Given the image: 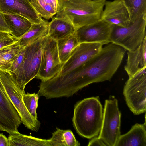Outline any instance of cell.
<instances>
[{
    "mask_svg": "<svg viewBox=\"0 0 146 146\" xmlns=\"http://www.w3.org/2000/svg\"><path fill=\"white\" fill-rule=\"evenodd\" d=\"M126 50L110 43L84 64L58 78L59 85L68 96L91 84L110 81L120 66Z\"/></svg>",
    "mask_w": 146,
    "mask_h": 146,
    "instance_id": "6da1fadb",
    "label": "cell"
},
{
    "mask_svg": "<svg viewBox=\"0 0 146 146\" xmlns=\"http://www.w3.org/2000/svg\"><path fill=\"white\" fill-rule=\"evenodd\" d=\"M103 108L98 97L85 98L74 105L72 121L80 136L87 139L97 137L102 127Z\"/></svg>",
    "mask_w": 146,
    "mask_h": 146,
    "instance_id": "7a4b0ae2",
    "label": "cell"
},
{
    "mask_svg": "<svg viewBox=\"0 0 146 146\" xmlns=\"http://www.w3.org/2000/svg\"><path fill=\"white\" fill-rule=\"evenodd\" d=\"M106 0H58L56 17L66 19L76 28L100 19Z\"/></svg>",
    "mask_w": 146,
    "mask_h": 146,
    "instance_id": "3957f363",
    "label": "cell"
},
{
    "mask_svg": "<svg viewBox=\"0 0 146 146\" xmlns=\"http://www.w3.org/2000/svg\"><path fill=\"white\" fill-rule=\"evenodd\" d=\"M46 37L24 47V54L22 63L17 69L10 75L23 94L25 93L26 85L35 78L38 72L42 48Z\"/></svg>",
    "mask_w": 146,
    "mask_h": 146,
    "instance_id": "277c9868",
    "label": "cell"
},
{
    "mask_svg": "<svg viewBox=\"0 0 146 146\" xmlns=\"http://www.w3.org/2000/svg\"><path fill=\"white\" fill-rule=\"evenodd\" d=\"M146 15L141 16L126 27L113 25L110 43L128 51L134 50L141 45L146 37Z\"/></svg>",
    "mask_w": 146,
    "mask_h": 146,
    "instance_id": "5b68a950",
    "label": "cell"
},
{
    "mask_svg": "<svg viewBox=\"0 0 146 146\" xmlns=\"http://www.w3.org/2000/svg\"><path fill=\"white\" fill-rule=\"evenodd\" d=\"M0 86L19 113L21 123L28 129L38 131L40 125V122L28 111L23 101V94L10 74L0 70Z\"/></svg>",
    "mask_w": 146,
    "mask_h": 146,
    "instance_id": "8992f818",
    "label": "cell"
},
{
    "mask_svg": "<svg viewBox=\"0 0 146 146\" xmlns=\"http://www.w3.org/2000/svg\"><path fill=\"white\" fill-rule=\"evenodd\" d=\"M123 94L126 104L134 114L146 112V68L129 77L124 86Z\"/></svg>",
    "mask_w": 146,
    "mask_h": 146,
    "instance_id": "52a82bcc",
    "label": "cell"
},
{
    "mask_svg": "<svg viewBox=\"0 0 146 146\" xmlns=\"http://www.w3.org/2000/svg\"><path fill=\"white\" fill-rule=\"evenodd\" d=\"M103 118L98 138L107 146H116L120 136L121 114L115 98L105 100Z\"/></svg>",
    "mask_w": 146,
    "mask_h": 146,
    "instance_id": "ba28073f",
    "label": "cell"
},
{
    "mask_svg": "<svg viewBox=\"0 0 146 146\" xmlns=\"http://www.w3.org/2000/svg\"><path fill=\"white\" fill-rule=\"evenodd\" d=\"M62 66L58 55L57 40L48 36L42 48L39 70L35 78L41 81L50 79L60 72Z\"/></svg>",
    "mask_w": 146,
    "mask_h": 146,
    "instance_id": "9c48e42d",
    "label": "cell"
},
{
    "mask_svg": "<svg viewBox=\"0 0 146 146\" xmlns=\"http://www.w3.org/2000/svg\"><path fill=\"white\" fill-rule=\"evenodd\" d=\"M113 25L100 19L92 23L76 29L75 34L79 43H110Z\"/></svg>",
    "mask_w": 146,
    "mask_h": 146,
    "instance_id": "30bf717a",
    "label": "cell"
},
{
    "mask_svg": "<svg viewBox=\"0 0 146 146\" xmlns=\"http://www.w3.org/2000/svg\"><path fill=\"white\" fill-rule=\"evenodd\" d=\"M104 45L100 43H80L58 74H65L84 64L99 53Z\"/></svg>",
    "mask_w": 146,
    "mask_h": 146,
    "instance_id": "8fae6325",
    "label": "cell"
},
{
    "mask_svg": "<svg viewBox=\"0 0 146 146\" xmlns=\"http://www.w3.org/2000/svg\"><path fill=\"white\" fill-rule=\"evenodd\" d=\"M21 123L19 113L0 86V131L19 133L18 128Z\"/></svg>",
    "mask_w": 146,
    "mask_h": 146,
    "instance_id": "7c38bea8",
    "label": "cell"
},
{
    "mask_svg": "<svg viewBox=\"0 0 146 146\" xmlns=\"http://www.w3.org/2000/svg\"><path fill=\"white\" fill-rule=\"evenodd\" d=\"M100 19L122 27H127L132 23L122 0L106 1Z\"/></svg>",
    "mask_w": 146,
    "mask_h": 146,
    "instance_id": "4fadbf2b",
    "label": "cell"
},
{
    "mask_svg": "<svg viewBox=\"0 0 146 146\" xmlns=\"http://www.w3.org/2000/svg\"><path fill=\"white\" fill-rule=\"evenodd\" d=\"M0 11L21 15L32 23H40L45 20L38 15L29 0H0Z\"/></svg>",
    "mask_w": 146,
    "mask_h": 146,
    "instance_id": "5bb4252c",
    "label": "cell"
},
{
    "mask_svg": "<svg viewBox=\"0 0 146 146\" xmlns=\"http://www.w3.org/2000/svg\"><path fill=\"white\" fill-rule=\"evenodd\" d=\"M126 63L124 68L131 77L146 67V37L136 49L128 51Z\"/></svg>",
    "mask_w": 146,
    "mask_h": 146,
    "instance_id": "9a60e30c",
    "label": "cell"
},
{
    "mask_svg": "<svg viewBox=\"0 0 146 146\" xmlns=\"http://www.w3.org/2000/svg\"><path fill=\"white\" fill-rule=\"evenodd\" d=\"M146 146V124L136 123L126 133L121 135L116 146Z\"/></svg>",
    "mask_w": 146,
    "mask_h": 146,
    "instance_id": "2e32d148",
    "label": "cell"
},
{
    "mask_svg": "<svg viewBox=\"0 0 146 146\" xmlns=\"http://www.w3.org/2000/svg\"><path fill=\"white\" fill-rule=\"evenodd\" d=\"M49 22L48 36L56 40L67 37L74 34L76 28L69 21L65 19L54 17Z\"/></svg>",
    "mask_w": 146,
    "mask_h": 146,
    "instance_id": "e0dca14e",
    "label": "cell"
},
{
    "mask_svg": "<svg viewBox=\"0 0 146 146\" xmlns=\"http://www.w3.org/2000/svg\"><path fill=\"white\" fill-rule=\"evenodd\" d=\"M11 31L10 34L18 40L31 27L32 23L27 19L19 15L3 13Z\"/></svg>",
    "mask_w": 146,
    "mask_h": 146,
    "instance_id": "ac0fdd59",
    "label": "cell"
},
{
    "mask_svg": "<svg viewBox=\"0 0 146 146\" xmlns=\"http://www.w3.org/2000/svg\"><path fill=\"white\" fill-rule=\"evenodd\" d=\"M49 22L44 20L39 23H32L30 28L18 41L19 45L25 47L48 35Z\"/></svg>",
    "mask_w": 146,
    "mask_h": 146,
    "instance_id": "d6986e66",
    "label": "cell"
},
{
    "mask_svg": "<svg viewBox=\"0 0 146 146\" xmlns=\"http://www.w3.org/2000/svg\"><path fill=\"white\" fill-rule=\"evenodd\" d=\"M9 146H51L50 139H42L21 134H9Z\"/></svg>",
    "mask_w": 146,
    "mask_h": 146,
    "instance_id": "ffe728a7",
    "label": "cell"
},
{
    "mask_svg": "<svg viewBox=\"0 0 146 146\" xmlns=\"http://www.w3.org/2000/svg\"><path fill=\"white\" fill-rule=\"evenodd\" d=\"M30 1L42 18L49 19L57 12L58 0H30Z\"/></svg>",
    "mask_w": 146,
    "mask_h": 146,
    "instance_id": "44dd1931",
    "label": "cell"
},
{
    "mask_svg": "<svg viewBox=\"0 0 146 146\" xmlns=\"http://www.w3.org/2000/svg\"><path fill=\"white\" fill-rule=\"evenodd\" d=\"M57 42L59 57L63 65L68 59L72 51L80 43L74 33L57 40Z\"/></svg>",
    "mask_w": 146,
    "mask_h": 146,
    "instance_id": "7402d4cb",
    "label": "cell"
},
{
    "mask_svg": "<svg viewBox=\"0 0 146 146\" xmlns=\"http://www.w3.org/2000/svg\"><path fill=\"white\" fill-rule=\"evenodd\" d=\"M50 139L51 146H79L80 143L70 130H63L56 128Z\"/></svg>",
    "mask_w": 146,
    "mask_h": 146,
    "instance_id": "603a6c76",
    "label": "cell"
},
{
    "mask_svg": "<svg viewBox=\"0 0 146 146\" xmlns=\"http://www.w3.org/2000/svg\"><path fill=\"white\" fill-rule=\"evenodd\" d=\"M17 40L0 50V58L5 71L8 72L11 64L21 49Z\"/></svg>",
    "mask_w": 146,
    "mask_h": 146,
    "instance_id": "cb8c5ba5",
    "label": "cell"
},
{
    "mask_svg": "<svg viewBox=\"0 0 146 146\" xmlns=\"http://www.w3.org/2000/svg\"><path fill=\"white\" fill-rule=\"evenodd\" d=\"M132 22L146 15V0H122Z\"/></svg>",
    "mask_w": 146,
    "mask_h": 146,
    "instance_id": "d4e9b609",
    "label": "cell"
},
{
    "mask_svg": "<svg viewBox=\"0 0 146 146\" xmlns=\"http://www.w3.org/2000/svg\"><path fill=\"white\" fill-rule=\"evenodd\" d=\"M39 96L38 93H27L23 95V101L26 108L30 114L36 119H37L36 110L38 106Z\"/></svg>",
    "mask_w": 146,
    "mask_h": 146,
    "instance_id": "484cf974",
    "label": "cell"
},
{
    "mask_svg": "<svg viewBox=\"0 0 146 146\" xmlns=\"http://www.w3.org/2000/svg\"><path fill=\"white\" fill-rule=\"evenodd\" d=\"M17 40L10 34L5 32L0 31V50Z\"/></svg>",
    "mask_w": 146,
    "mask_h": 146,
    "instance_id": "4316f807",
    "label": "cell"
},
{
    "mask_svg": "<svg viewBox=\"0 0 146 146\" xmlns=\"http://www.w3.org/2000/svg\"><path fill=\"white\" fill-rule=\"evenodd\" d=\"M24 54V48L22 47L20 51L11 64L7 73L11 75L17 69L23 61Z\"/></svg>",
    "mask_w": 146,
    "mask_h": 146,
    "instance_id": "83f0119b",
    "label": "cell"
},
{
    "mask_svg": "<svg viewBox=\"0 0 146 146\" xmlns=\"http://www.w3.org/2000/svg\"><path fill=\"white\" fill-rule=\"evenodd\" d=\"M0 31H2L11 33V31L7 24L3 13L0 11Z\"/></svg>",
    "mask_w": 146,
    "mask_h": 146,
    "instance_id": "f1b7e54d",
    "label": "cell"
},
{
    "mask_svg": "<svg viewBox=\"0 0 146 146\" xmlns=\"http://www.w3.org/2000/svg\"><path fill=\"white\" fill-rule=\"evenodd\" d=\"M88 143V146H107L105 143L101 139L96 137L93 138Z\"/></svg>",
    "mask_w": 146,
    "mask_h": 146,
    "instance_id": "f546056e",
    "label": "cell"
},
{
    "mask_svg": "<svg viewBox=\"0 0 146 146\" xmlns=\"http://www.w3.org/2000/svg\"><path fill=\"white\" fill-rule=\"evenodd\" d=\"M0 146H9L8 138L2 133H0Z\"/></svg>",
    "mask_w": 146,
    "mask_h": 146,
    "instance_id": "4dcf8cb0",
    "label": "cell"
},
{
    "mask_svg": "<svg viewBox=\"0 0 146 146\" xmlns=\"http://www.w3.org/2000/svg\"><path fill=\"white\" fill-rule=\"evenodd\" d=\"M0 70L5 71V70L0 58Z\"/></svg>",
    "mask_w": 146,
    "mask_h": 146,
    "instance_id": "1f68e13d",
    "label": "cell"
},
{
    "mask_svg": "<svg viewBox=\"0 0 146 146\" xmlns=\"http://www.w3.org/2000/svg\"></svg>",
    "mask_w": 146,
    "mask_h": 146,
    "instance_id": "d6a6232c",
    "label": "cell"
},
{
    "mask_svg": "<svg viewBox=\"0 0 146 146\" xmlns=\"http://www.w3.org/2000/svg\"><path fill=\"white\" fill-rule=\"evenodd\" d=\"M29 1H30V0H29Z\"/></svg>",
    "mask_w": 146,
    "mask_h": 146,
    "instance_id": "836d02e7",
    "label": "cell"
}]
</instances>
